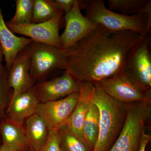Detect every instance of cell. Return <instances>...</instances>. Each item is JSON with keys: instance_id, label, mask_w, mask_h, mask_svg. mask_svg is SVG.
I'll use <instances>...</instances> for the list:
<instances>
[{"instance_id": "6da1fadb", "label": "cell", "mask_w": 151, "mask_h": 151, "mask_svg": "<svg viewBox=\"0 0 151 151\" xmlns=\"http://www.w3.org/2000/svg\"><path fill=\"white\" fill-rule=\"evenodd\" d=\"M149 34L111 31L102 26L66 50L65 70L80 82L96 83L124 72L132 52Z\"/></svg>"}, {"instance_id": "7a4b0ae2", "label": "cell", "mask_w": 151, "mask_h": 151, "mask_svg": "<svg viewBox=\"0 0 151 151\" xmlns=\"http://www.w3.org/2000/svg\"><path fill=\"white\" fill-rule=\"evenodd\" d=\"M94 84L95 86L94 102L99 109L100 119L99 134L93 151H109L125 124L127 104L110 97L98 85Z\"/></svg>"}, {"instance_id": "3957f363", "label": "cell", "mask_w": 151, "mask_h": 151, "mask_svg": "<svg viewBox=\"0 0 151 151\" xmlns=\"http://www.w3.org/2000/svg\"><path fill=\"white\" fill-rule=\"evenodd\" d=\"M141 13L131 16L122 14L107 8L103 0H94L90 1L85 16L111 31H130L146 35L151 27V0Z\"/></svg>"}, {"instance_id": "277c9868", "label": "cell", "mask_w": 151, "mask_h": 151, "mask_svg": "<svg viewBox=\"0 0 151 151\" xmlns=\"http://www.w3.org/2000/svg\"><path fill=\"white\" fill-rule=\"evenodd\" d=\"M150 105L147 103L127 104L125 124L109 151H138L142 132L150 115Z\"/></svg>"}, {"instance_id": "5b68a950", "label": "cell", "mask_w": 151, "mask_h": 151, "mask_svg": "<svg viewBox=\"0 0 151 151\" xmlns=\"http://www.w3.org/2000/svg\"><path fill=\"white\" fill-rule=\"evenodd\" d=\"M30 74L36 82L54 71L66 69V50L33 41L30 45Z\"/></svg>"}, {"instance_id": "8992f818", "label": "cell", "mask_w": 151, "mask_h": 151, "mask_svg": "<svg viewBox=\"0 0 151 151\" xmlns=\"http://www.w3.org/2000/svg\"><path fill=\"white\" fill-rule=\"evenodd\" d=\"M94 83L100 86L106 94L122 103L151 104V92H143L124 72Z\"/></svg>"}, {"instance_id": "52a82bcc", "label": "cell", "mask_w": 151, "mask_h": 151, "mask_svg": "<svg viewBox=\"0 0 151 151\" xmlns=\"http://www.w3.org/2000/svg\"><path fill=\"white\" fill-rule=\"evenodd\" d=\"M150 35L132 52L124 72L144 92H151V58Z\"/></svg>"}, {"instance_id": "ba28073f", "label": "cell", "mask_w": 151, "mask_h": 151, "mask_svg": "<svg viewBox=\"0 0 151 151\" xmlns=\"http://www.w3.org/2000/svg\"><path fill=\"white\" fill-rule=\"evenodd\" d=\"M63 13L60 12L53 19L44 22L27 24H6L14 33L26 36L34 42L55 47L62 49L59 27Z\"/></svg>"}, {"instance_id": "9c48e42d", "label": "cell", "mask_w": 151, "mask_h": 151, "mask_svg": "<svg viewBox=\"0 0 151 151\" xmlns=\"http://www.w3.org/2000/svg\"><path fill=\"white\" fill-rule=\"evenodd\" d=\"M81 82L67 70L49 80L36 83L34 88L40 103L62 99L78 92Z\"/></svg>"}, {"instance_id": "30bf717a", "label": "cell", "mask_w": 151, "mask_h": 151, "mask_svg": "<svg viewBox=\"0 0 151 151\" xmlns=\"http://www.w3.org/2000/svg\"><path fill=\"white\" fill-rule=\"evenodd\" d=\"M81 11L78 0H75L71 10L65 14V28L60 35L63 50L71 48L99 25L83 15Z\"/></svg>"}, {"instance_id": "8fae6325", "label": "cell", "mask_w": 151, "mask_h": 151, "mask_svg": "<svg viewBox=\"0 0 151 151\" xmlns=\"http://www.w3.org/2000/svg\"><path fill=\"white\" fill-rule=\"evenodd\" d=\"M78 97V92L60 100L40 103L38 114L45 120L49 130L58 131L67 125Z\"/></svg>"}, {"instance_id": "7c38bea8", "label": "cell", "mask_w": 151, "mask_h": 151, "mask_svg": "<svg viewBox=\"0 0 151 151\" xmlns=\"http://www.w3.org/2000/svg\"><path fill=\"white\" fill-rule=\"evenodd\" d=\"M30 45L17 55L7 70L8 82L12 90V97L32 89L36 83L29 73Z\"/></svg>"}, {"instance_id": "4fadbf2b", "label": "cell", "mask_w": 151, "mask_h": 151, "mask_svg": "<svg viewBox=\"0 0 151 151\" xmlns=\"http://www.w3.org/2000/svg\"><path fill=\"white\" fill-rule=\"evenodd\" d=\"M40 103L33 87L26 92L11 97L6 112V117L24 124L27 119L37 113Z\"/></svg>"}, {"instance_id": "5bb4252c", "label": "cell", "mask_w": 151, "mask_h": 151, "mask_svg": "<svg viewBox=\"0 0 151 151\" xmlns=\"http://www.w3.org/2000/svg\"><path fill=\"white\" fill-rule=\"evenodd\" d=\"M95 89L94 83L81 82L78 100L67 124L70 131L83 139L82 126L86 114L94 103Z\"/></svg>"}, {"instance_id": "9a60e30c", "label": "cell", "mask_w": 151, "mask_h": 151, "mask_svg": "<svg viewBox=\"0 0 151 151\" xmlns=\"http://www.w3.org/2000/svg\"><path fill=\"white\" fill-rule=\"evenodd\" d=\"M33 42L29 38L16 35L9 28L4 19L0 5V44L5 62L4 66L7 70L10 68L17 55Z\"/></svg>"}, {"instance_id": "2e32d148", "label": "cell", "mask_w": 151, "mask_h": 151, "mask_svg": "<svg viewBox=\"0 0 151 151\" xmlns=\"http://www.w3.org/2000/svg\"><path fill=\"white\" fill-rule=\"evenodd\" d=\"M0 133L2 144L11 151L30 150L24 124L6 117L0 122Z\"/></svg>"}, {"instance_id": "e0dca14e", "label": "cell", "mask_w": 151, "mask_h": 151, "mask_svg": "<svg viewBox=\"0 0 151 151\" xmlns=\"http://www.w3.org/2000/svg\"><path fill=\"white\" fill-rule=\"evenodd\" d=\"M24 127L30 150H39L46 143L49 134L46 122L36 113L25 120Z\"/></svg>"}, {"instance_id": "ac0fdd59", "label": "cell", "mask_w": 151, "mask_h": 151, "mask_svg": "<svg viewBox=\"0 0 151 151\" xmlns=\"http://www.w3.org/2000/svg\"><path fill=\"white\" fill-rule=\"evenodd\" d=\"M99 119V109L94 103L86 114L82 129L83 139L91 151L94 150L98 139Z\"/></svg>"}, {"instance_id": "d6986e66", "label": "cell", "mask_w": 151, "mask_h": 151, "mask_svg": "<svg viewBox=\"0 0 151 151\" xmlns=\"http://www.w3.org/2000/svg\"><path fill=\"white\" fill-rule=\"evenodd\" d=\"M58 132L63 151H91L84 139L70 131L67 125Z\"/></svg>"}, {"instance_id": "ffe728a7", "label": "cell", "mask_w": 151, "mask_h": 151, "mask_svg": "<svg viewBox=\"0 0 151 151\" xmlns=\"http://www.w3.org/2000/svg\"><path fill=\"white\" fill-rule=\"evenodd\" d=\"M60 12H62L58 9L53 0H34L32 23L48 21Z\"/></svg>"}, {"instance_id": "44dd1931", "label": "cell", "mask_w": 151, "mask_h": 151, "mask_svg": "<svg viewBox=\"0 0 151 151\" xmlns=\"http://www.w3.org/2000/svg\"><path fill=\"white\" fill-rule=\"evenodd\" d=\"M150 0H108L109 9L118 11L122 14H139Z\"/></svg>"}, {"instance_id": "7402d4cb", "label": "cell", "mask_w": 151, "mask_h": 151, "mask_svg": "<svg viewBox=\"0 0 151 151\" xmlns=\"http://www.w3.org/2000/svg\"><path fill=\"white\" fill-rule=\"evenodd\" d=\"M34 0H16L15 13L8 22L13 24H27L32 22Z\"/></svg>"}, {"instance_id": "603a6c76", "label": "cell", "mask_w": 151, "mask_h": 151, "mask_svg": "<svg viewBox=\"0 0 151 151\" xmlns=\"http://www.w3.org/2000/svg\"><path fill=\"white\" fill-rule=\"evenodd\" d=\"M7 69L0 70V122L6 117V112L12 94L7 80Z\"/></svg>"}, {"instance_id": "cb8c5ba5", "label": "cell", "mask_w": 151, "mask_h": 151, "mask_svg": "<svg viewBox=\"0 0 151 151\" xmlns=\"http://www.w3.org/2000/svg\"><path fill=\"white\" fill-rule=\"evenodd\" d=\"M38 151H63L60 145L58 131H50L47 141Z\"/></svg>"}, {"instance_id": "d4e9b609", "label": "cell", "mask_w": 151, "mask_h": 151, "mask_svg": "<svg viewBox=\"0 0 151 151\" xmlns=\"http://www.w3.org/2000/svg\"><path fill=\"white\" fill-rule=\"evenodd\" d=\"M75 0H53L58 9L65 14L68 13L73 8Z\"/></svg>"}, {"instance_id": "484cf974", "label": "cell", "mask_w": 151, "mask_h": 151, "mask_svg": "<svg viewBox=\"0 0 151 151\" xmlns=\"http://www.w3.org/2000/svg\"><path fill=\"white\" fill-rule=\"evenodd\" d=\"M151 139V135L146 132L145 128L142 132L138 151H146L147 146L150 141Z\"/></svg>"}, {"instance_id": "4316f807", "label": "cell", "mask_w": 151, "mask_h": 151, "mask_svg": "<svg viewBox=\"0 0 151 151\" xmlns=\"http://www.w3.org/2000/svg\"><path fill=\"white\" fill-rule=\"evenodd\" d=\"M4 59V53L2 47L1 46V44H0V70L4 67L2 64L3 61Z\"/></svg>"}, {"instance_id": "83f0119b", "label": "cell", "mask_w": 151, "mask_h": 151, "mask_svg": "<svg viewBox=\"0 0 151 151\" xmlns=\"http://www.w3.org/2000/svg\"><path fill=\"white\" fill-rule=\"evenodd\" d=\"M0 151H11L6 145L2 144L0 148Z\"/></svg>"}, {"instance_id": "f1b7e54d", "label": "cell", "mask_w": 151, "mask_h": 151, "mask_svg": "<svg viewBox=\"0 0 151 151\" xmlns=\"http://www.w3.org/2000/svg\"><path fill=\"white\" fill-rule=\"evenodd\" d=\"M2 145V142L1 138V133H0V148L1 146Z\"/></svg>"}, {"instance_id": "f546056e", "label": "cell", "mask_w": 151, "mask_h": 151, "mask_svg": "<svg viewBox=\"0 0 151 151\" xmlns=\"http://www.w3.org/2000/svg\"><path fill=\"white\" fill-rule=\"evenodd\" d=\"M29 151H31V150H29Z\"/></svg>"}]
</instances>
